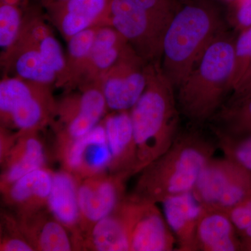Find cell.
Segmentation results:
<instances>
[{"label": "cell", "mask_w": 251, "mask_h": 251, "mask_svg": "<svg viewBox=\"0 0 251 251\" xmlns=\"http://www.w3.org/2000/svg\"><path fill=\"white\" fill-rule=\"evenodd\" d=\"M53 173L44 167L28 173L1 189L3 201L16 216L48 209Z\"/></svg>", "instance_id": "15"}, {"label": "cell", "mask_w": 251, "mask_h": 251, "mask_svg": "<svg viewBox=\"0 0 251 251\" xmlns=\"http://www.w3.org/2000/svg\"><path fill=\"white\" fill-rule=\"evenodd\" d=\"M56 107L52 86L7 74L0 81L1 127L11 133L40 131L52 124Z\"/></svg>", "instance_id": "6"}, {"label": "cell", "mask_w": 251, "mask_h": 251, "mask_svg": "<svg viewBox=\"0 0 251 251\" xmlns=\"http://www.w3.org/2000/svg\"><path fill=\"white\" fill-rule=\"evenodd\" d=\"M16 217L21 232L34 251H74L70 234L49 209Z\"/></svg>", "instance_id": "17"}, {"label": "cell", "mask_w": 251, "mask_h": 251, "mask_svg": "<svg viewBox=\"0 0 251 251\" xmlns=\"http://www.w3.org/2000/svg\"><path fill=\"white\" fill-rule=\"evenodd\" d=\"M216 138L225 156L237 161L251 173V135L239 139Z\"/></svg>", "instance_id": "28"}, {"label": "cell", "mask_w": 251, "mask_h": 251, "mask_svg": "<svg viewBox=\"0 0 251 251\" xmlns=\"http://www.w3.org/2000/svg\"><path fill=\"white\" fill-rule=\"evenodd\" d=\"M67 0H40L41 5L44 9H49L50 8L53 7L54 6L62 4Z\"/></svg>", "instance_id": "33"}, {"label": "cell", "mask_w": 251, "mask_h": 251, "mask_svg": "<svg viewBox=\"0 0 251 251\" xmlns=\"http://www.w3.org/2000/svg\"><path fill=\"white\" fill-rule=\"evenodd\" d=\"M48 156L39 132L16 134L4 154L0 156L2 189L31 172L47 166Z\"/></svg>", "instance_id": "14"}, {"label": "cell", "mask_w": 251, "mask_h": 251, "mask_svg": "<svg viewBox=\"0 0 251 251\" xmlns=\"http://www.w3.org/2000/svg\"><path fill=\"white\" fill-rule=\"evenodd\" d=\"M177 9L175 0H112L107 25L147 62H161L163 38Z\"/></svg>", "instance_id": "5"}, {"label": "cell", "mask_w": 251, "mask_h": 251, "mask_svg": "<svg viewBox=\"0 0 251 251\" xmlns=\"http://www.w3.org/2000/svg\"><path fill=\"white\" fill-rule=\"evenodd\" d=\"M251 65V26L243 29L234 44V68L231 90L242 80Z\"/></svg>", "instance_id": "27"}, {"label": "cell", "mask_w": 251, "mask_h": 251, "mask_svg": "<svg viewBox=\"0 0 251 251\" xmlns=\"http://www.w3.org/2000/svg\"><path fill=\"white\" fill-rule=\"evenodd\" d=\"M242 251H251V239H242Z\"/></svg>", "instance_id": "34"}, {"label": "cell", "mask_w": 251, "mask_h": 251, "mask_svg": "<svg viewBox=\"0 0 251 251\" xmlns=\"http://www.w3.org/2000/svg\"><path fill=\"white\" fill-rule=\"evenodd\" d=\"M221 25L215 8L204 1L178 8L163 38L161 62L163 74L175 89L223 31Z\"/></svg>", "instance_id": "4"}, {"label": "cell", "mask_w": 251, "mask_h": 251, "mask_svg": "<svg viewBox=\"0 0 251 251\" xmlns=\"http://www.w3.org/2000/svg\"><path fill=\"white\" fill-rule=\"evenodd\" d=\"M1 65L7 75L54 87L57 83L56 72L42 52L31 46L15 44L9 50L1 53Z\"/></svg>", "instance_id": "21"}, {"label": "cell", "mask_w": 251, "mask_h": 251, "mask_svg": "<svg viewBox=\"0 0 251 251\" xmlns=\"http://www.w3.org/2000/svg\"><path fill=\"white\" fill-rule=\"evenodd\" d=\"M235 41L224 31L216 36L177 87L178 108L193 125L201 126L217 113L231 90Z\"/></svg>", "instance_id": "3"}, {"label": "cell", "mask_w": 251, "mask_h": 251, "mask_svg": "<svg viewBox=\"0 0 251 251\" xmlns=\"http://www.w3.org/2000/svg\"><path fill=\"white\" fill-rule=\"evenodd\" d=\"M127 44L125 38L112 26L99 27L78 88L100 85V79L115 64Z\"/></svg>", "instance_id": "22"}, {"label": "cell", "mask_w": 251, "mask_h": 251, "mask_svg": "<svg viewBox=\"0 0 251 251\" xmlns=\"http://www.w3.org/2000/svg\"><path fill=\"white\" fill-rule=\"evenodd\" d=\"M112 161L109 172L133 175L135 144L130 110L113 111L103 120Z\"/></svg>", "instance_id": "16"}, {"label": "cell", "mask_w": 251, "mask_h": 251, "mask_svg": "<svg viewBox=\"0 0 251 251\" xmlns=\"http://www.w3.org/2000/svg\"><path fill=\"white\" fill-rule=\"evenodd\" d=\"M128 178L126 175L108 171L78 180L80 233L74 242V249L80 238L94 224L113 212L126 196L125 184Z\"/></svg>", "instance_id": "11"}, {"label": "cell", "mask_w": 251, "mask_h": 251, "mask_svg": "<svg viewBox=\"0 0 251 251\" xmlns=\"http://www.w3.org/2000/svg\"><path fill=\"white\" fill-rule=\"evenodd\" d=\"M236 7L234 19L239 29L251 26V0H235Z\"/></svg>", "instance_id": "30"}, {"label": "cell", "mask_w": 251, "mask_h": 251, "mask_svg": "<svg viewBox=\"0 0 251 251\" xmlns=\"http://www.w3.org/2000/svg\"><path fill=\"white\" fill-rule=\"evenodd\" d=\"M225 211L233 223L241 239H251V198Z\"/></svg>", "instance_id": "29"}, {"label": "cell", "mask_w": 251, "mask_h": 251, "mask_svg": "<svg viewBox=\"0 0 251 251\" xmlns=\"http://www.w3.org/2000/svg\"><path fill=\"white\" fill-rule=\"evenodd\" d=\"M211 121L216 138L239 139L251 135V98L223 105Z\"/></svg>", "instance_id": "25"}, {"label": "cell", "mask_w": 251, "mask_h": 251, "mask_svg": "<svg viewBox=\"0 0 251 251\" xmlns=\"http://www.w3.org/2000/svg\"><path fill=\"white\" fill-rule=\"evenodd\" d=\"M179 251H198L196 232L202 206L192 192L183 193L162 202Z\"/></svg>", "instance_id": "19"}, {"label": "cell", "mask_w": 251, "mask_h": 251, "mask_svg": "<svg viewBox=\"0 0 251 251\" xmlns=\"http://www.w3.org/2000/svg\"><path fill=\"white\" fill-rule=\"evenodd\" d=\"M28 4L29 0H0V4L13 5L24 10L27 9Z\"/></svg>", "instance_id": "32"}, {"label": "cell", "mask_w": 251, "mask_h": 251, "mask_svg": "<svg viewBox=\"0 0 251 251\" xmlns=\"http://www.w3.org/2000/svg\"><path fill=\"white\" fill-rule=\"evenodd\" d=\"M129 251H174L176 239L156 204L126 195L117 206Z\"/></svg>", "instance_id": "9"}, {"label": "cell", "mask_w": 251, "mask_h": 251, "mask_svg": "<svg viewBox=\"0 0 251 251\" xmlns=\"http://www.w3.org/2000/svg\"><path fill=\"white\" fill-rule=\"evenodd\" d=\"M146 75L145 90L130 110L135 144L133 175L166 152L179 132L175 88L161 62L148 63Z\"/></svg>", "instance_id": "2"}, {"label": "cell", "mask_w": 251, "mask_h": 251, "mask_svg": "<svg viewBox=\"0 0 251 251\" xmlns=\"http://www.w3.org/2000/svg\"><path fill=\"white\" fill-rule=\"evenodd\" d=\"M112 0H67L46 9V17L68 41L81 31L107 25Z\"/></svg>", "instance_id": "13"}, {"label": "cell", "mask_w": 251, "mask_h": 251, "mask_svg": "<svg viewBox=\"0 0 251 251\" xmlns=\"http://www.w3.org/2000/svg\"><path fill=\"white\" fill-rule=\"evenodd\" d=\"M148 62L127 44L115 64L100 81L108 110H130L141 97L147 85Z\"/></svg>", "instance_id": "10"}, {"label": "cell", "mask_w": 251, "mask_h": 251, "mask_svg": "<svg viewBox=\"0 0 251 251\" xmlns=\"http://www.w3.org/2000/svg\"><path fill=\"white\" fill-rule=\"evenodd\" d=\"M78 179L65 170L54 172L48 209L70 234L74 242L80 233V214L77 198Z\"/></svg>", "instance_id": "20"}, {"label": "cell", "mask_w": 251, "mask_h": 251, "mask_svg": "<svg viewBox=\"0 0 251 251\" xmlns=\"http://www.w3.org/2000/svg\"><path fill=\"white\" fill-rule=\"evenodd\" d=\"M66 92L57 100L51 126L55 135V151L88 133L106 115L108 108L100 85L80 87Z\"/></svg>", "instance_id": "8"}, {"label": "cell", "mask_w": 251, "mask_h": 251, "mask_svg": "<svg viewBox=\"0 0 251 251\" xmlns=\"http://www.w3.org/2000/svg\"><path fill=\"white\" fill-rule=\"evenodd\" d=\"M202 206L196 240L200 251H242V239L228 214Z\"/></svg>", "instance_id": "18"}, {"label": "cell", "mask_w": 251, "mask_h": 251, "mask_svg": "<svg viewBox=\"0 0 251 251\" xmlns=\"http://www.w3.org/2000/svg\"><path fill=\"white\" fill-rule=\"evenodd\" d=\"M251 65L250 66V67L249 68V69H248L247 73H246L245 75H244V76L243 77L242 80H243V79L245 78L246 77H247L248 75H251Z\"/></svg>", "instance_id": "35"}, {"label": "cell", "mask_w": 251, "mask_h": 251, "mask_svg": "<svg viewBox=\"0 0 251 251\" xmlns=\"http://www.w3.org/2000/svg\"><path fill=\"white\" fill-rule=\"evenodd\" d=\"M74 250L129 251L125 225L117 208L85 232Z\"/></svg>", "instance_id": "23"}, {"label": "cell", "mask_w": 251, "mask_h": 251, "mask_svg": "<svg viewBox=\"0 0 251 251\" xmlns=\"http://www.w3.org/2000/svg\"><path fill=\"white\" fill-rule=\"evenodd\" d=\"M65 170L80 180L108 172L112 156L103 120L88 133L55 151Z\"/></svg>", "instance_id": "12"}, {"label": "cell", "mask_w": 251, "mask_h": 251, "mask_svg": "<svg viewBox=\"0 0 251 251\" xmlns=\"http://www.w3.org/2000/svg\"><path fill=\"white\" fill-rule=\"evenodd\" d=\"M1 251H34V248L25 238L0 241Z\"/></svg>", "instance_id": "31"}, {"label": "cell", "mask_w": 251, "mask_h": 251, "mask_svg": "<svg viewBox=\"0 0 251 251\" xmlns=\"http://www.w3.org/2000/svg\"><path fill=\"white\" fill-rule=\"evenodd\" d=\"M218 148L216 140L199 130L179 131L166 152L140 172L130 196L157 204L192 192L201 172Z\"/></svg>", "instance_id": "1"}, {"label": "cell", "mask_w": 251, "mask_h": 251, "mask_svg": "<svg viewBox=\"0 0 251 251\" xmlns=\"http://www.w3.org/2000/svg\"><path fill=\"white\" fill-rule=\"evenodd\" d=\"M25 11L18 6L0 4V47L4 53L17 41L24 21Z\"/></svg>", "instance_id": "26"}, {"label": "cell", "mask_w": 251, "mask_h": 251, "mask_svg": "<svg viewBox=\"0 0 251 251\" xmlns=\"http://www.w3.org/2000/svg\"><path fill=\"white\" fill-rule=\"evenodd\" d=\"M192 193L201 205L229 210L251 198V173L228 157H212Z\"/></svg>", "instance_id": "7"}, {"label": "cell", "mask_w": 251, "mask_h": 251, "mask_svg": "<svg viewBox=\"0 0 251 251\" xmlns=\"http://www.w3.org/2000/svg\"><path fill=\"white\" fill-rule=\"evenodd\" d=\"M98 28L92 27L81 31L67 41L65 72L57 86L58 88L65 89L66 92L78 88Z\"/></svg>", "instance_id": "24"}]
</instances>
